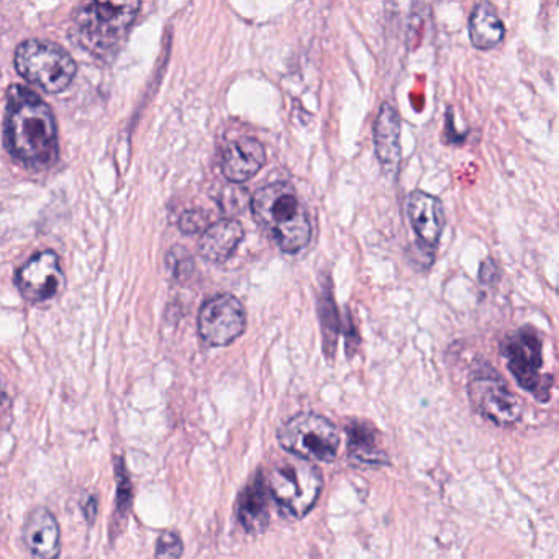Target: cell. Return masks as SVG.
Listing matches in <instances>:
<instances>
[{
	"instance_id": "16",
	"label": "cell",
	"mask_w": 559,
	"mask_h": 559,
	"mask_svg": "<svg viewBox=\"0 0 559 559\" xmlns=\"http://www.w3.org/2000/svg\"><path fill=\"white\" fill-rule=\"evenodd\" d=\"M238 522L250 535L266 532L270 525V509H267L266 484L264 477L258 474L253 483L241 492L238 499Z\"/></svg>"
},
{
	"instance_id": "4",
	"label": "cell",
	"mask_w": 559,
	"mask_h": 559,
	"mask_svg": "<svg viewBox=\"0 0 559 559\" xmlns=\"http://www.w3.org/2000/svg\"><path fill=\"white\" fill-rule=\"evenodd\" d=\"M15 68L28 81L47 93H61L76 76L73 57L60 45L47 40H27L15 51Z\"/></svg>"
},
{
	"instance_id": "3",
	"label": "cell",
	"mask_w": 559,
	"mask_h": 559,
	"mask_svg": "<svg viewBox=\"0 0 559 559\" xmlns=\"http://www.w3.org/2000/svg\"><path fill=\"white\" fill-rule=\"evenodd\" d=\"M142 4L140 2H87L74 12V34L78 41L97 57L117 51L132 27Z\"/></svg>"
},
{
	"instance_id": "17",
	"label": "cell",
	"mask_w": 559,
	"mask_h": 559,
	"mask_svg": "<svg viewBox=\"0 0 559 559\" xmlns=\"http://www.w3.org/2000/svg\"><path fill=\"white\" fill-rule=\"evenodd\" d=\"M506 25L499 12L489 2H483L474 8L469 19V40L476 50H492L502 44Z\"/></svg>"
},
{
	"instance_id": "6",
	"label": "cell",
	"mask_w": 559,
	"mask_h": 559,
	"mask_svg": "<svg viewBox=\"0 0 559 559\" xmlns=\"http://www.w3.org/2000/svg\"><path fill=\"white\" fill-rule=\"evenodd\" d=\"M281 447L306 461L333 463L338 456V428L322 415L307 412L289 418L277 431Z\"/></svg>"
},
{
	"instance_id": "8",
	"label": "cell",
	"mask_w": 559,
	"mask_h": 559,
	"mask_svg": "<svg viewBox=\"0 0 559 559\" xmlns=\"http://www.w3.org/2000/svg\"><path fill=\"white\" fill-rule=\"evenodd\" d=\"M247 326V312L231 294H218L202 306L199 313V333L212 346L234 343Z\"/></svg>"
},
{
	"instance_id": "15",
	"label": "cell",
	"mask_w": 559,
	"mask_h": 559,
	"mask_svg": "<svg viewBox=\"0 0 559 559\" xmlns=\"http://www.w3.org/2000/svg\"><path fill=\"white\" fill-rule=\"evenodd\" d=\"M243 237L245 230L240 222L227 218L207 227L199 241V251L205 260L222 263L237 251Z\"/></svg>"
},
{
	"instance_id": "22",
	"label": "cell",
	"mask_w": 559,
	"mask_h": 559,
	"mask_svg": "<svg viewBox=\"0 0 559 559\" xmlns=\"http://www.w3.org/2000/svg\"><path fill=\"white\" fill-rule=\"evenodd\" d=\"M497 277H499V270H497L496 261H484L483 266H480L479 271L480 283L486 284V286H490V284H492L493 281H497Z\"/></svg>"
},
{
	"instance_id": "2",
	"label": "cell",
	"mask_w": 559,
	"mask_h": 559,
	"mask_svg": "<svg viewBox=\"0 0 559 559\" xmlns=\"http://www.w3.org/2000/svg\"><path fill=\"white\" fill-rule=\"evenodd\" d=\"M251 211L261 230L284 253H297L312 237L309 215L289 185L277 182L257 191L251 199Z\"/></svg>"
},
{
	"instance_id": "7",
	"label": "cell",
	"mask_w": 559,
	"mask_h": 559,
	"mask_svg": "<svg viewBox=\"0 0 559 559\" xmlns=\"http://www.w3.org/2000/svg\"><path fill=\"white\" fill-rule=\"evenodd\" d=\"M502 355L520 388L539 402L549 399L551 379L543 376V342L532 326H523L502 342Z\"/></svg>"
},
{
	"instance_id": "9",
	"label": "cell",
	"mask_w": 559,
	"mask_h": 559,
	"mask_svg": "<svg viewBox=\"0 0 559 559\" xmlns=\"http://www.w3.org/2000/svg\"><path fill=\"white\" fill-rule=\"evenodd\" d=\"M469 397L480 415L502 427L515 424L522 415L519 399L497 372H476L469 382Z\"/></svg>"
},
{
	"instance_id": "21",
	"label": "cell",
	"mask_w": 559,
	"mask_h": 559,
	"mask_svg": "<svg viewBox=\"0 0 559 559\" xmlns=\"http://www.w3.org/2000/svg\"><path fill=\"white\" fill-rule=\"evenodd\" d=\"M205 224H207V217H205L202 212L191 211L186 212V214L182 215L181 224H179V227H181V230L186 231V234L192 235L204 230ZM205 230H207V228H205Z\"/></svg>"
},
{
	"instance_id": "14",
	"label": "cell",
	"mask_w": 559,
	"mask_h": 559,
	"mask_svg": "<svg viewBox=\"0 0 559 559\" xmlns=\"http://www.w3.org/2000/svg\"><path fill=\"white\" fill-rule=\"evenodd\" d=\"M408 217L425 247L435 248L440 243L444 228V211L440 199L424 191L411 192Z\"/></svg>"
},
{
	"instance_id": "20",
	"label": "cell",
	"mask_w": 559,
	"mask_h": 559,
	"mask_svg": "<svg viewBox=\"0 0 559 559\" xmlns=\"http://www.w3.org/2000/svg\"><path fill=\"white\" fill-rule=\"evenodd\" d=\"M182 552H185V543L178 533L166 530L156 539V559H181Z\"/></svg>"
},
{
	"instance_id": "5",
	"label": "cell",
	"mask_w": 559,
	"mask_h": 559,
	"mask_svg": "<svg viewBox=\"0 0 559 559\" xmlns=\"http://www.w3.org/2000/svg\"><path fill=\"white\" fill-rule=\"evenodd\" d=\"M267 487L281 512L299 520L319 502L323 476L319 467L306 460H290L273 471Z\"/></svg>"
},
{
	"instance_id": "10",
	"label": "cell",
	"mask_w": 559,
	"mask_h": 559,
	"mask_svg": "<svg viewBox=\"0 0 559 559\" xmlns=\"http://www.w3.org/2000/svg\"><path fill=\"white\" fill-rule=\"evenodd\" d=\"M19 290L28 302H47L64 286L63 270L53 251H41L19 270L15 277Z\"/></svg>"
},
{
	"instance_id": "24",
	"label": "cell",
	"mask_w": 559,
	"mask_h": 559,
	"mask_svg": "<svg viewBox=\"0 0 559 559\" xmlns=\"http://www.w3.org/2000/svg\"><path fill=\"white\" fill-rule=\"evenodd\" d=\"M558 290H559V286H558Z\"/></svg>"
},
{
	"instance_id": "18",
	"label": "cell",
	"mask_w": 559,
	"mask_h": 559,
	"mask_svg": "<svg viewBox=\"0 0 559 559\" xmlns=\"http://www.w3.org/2000/svg\"><path fill=\"white\" fill-rule=\"evenodd\" d=\"M346 433H348L349 456L356 463L369 464V466L388 463V456L379 447L378 435L371 427L355 421L346 428Z\"/></svg>"
},
{
	"instance_id": "19",
	"label": "cell",
	"mask_w": 559,
	"mask_h": 559,
	"mask_svg": "<svg viewBox=\"0 0 559 559\" xmlns=\"http://www.w3.org/2000/svg\"><path fill=\"white\" fill-rule=\"evenodd\" d=\"M117 474V503H116V520L126 522L129 516L130 509L133 502L132 483H130L129 473L126 469V463L122 457H119L116 463Z\"/></svg>"
},
{
	"instance_id": "13",
	"label": "cell",
	"mask_w": 559,
	"mask_h": 559,
	"mask_svg": "<svg viewBox=\"0 0 559 559\" xmlns=\"http://www.w3.org/2000/svg\"><path fill=\"white\" fill-rule=\"evenodd\" d=\"M266 163V150L251 136L234 140L222 155V171L230 182L248 181Z\"/></svg>"
},
{
	"instance_id": "23",
	"label": "cell",
	"mask_w": 559,
	"mask_h": 559,
	"mask_svg": "<svg viewBox=\"0 0 559 559\" xmlns=\"http://www.w3.org/2000/svg\"><path fill=\"white\" fill-rule=\"evenodd\" d=\"M84 509V515H86L87 523H94V520H96L97 515V500L96 497L91 496L90 499H87L86 506L83 507Z\"/></svg>"
},
{
	"instance_id": "12",
	"label": "cell",
	"mask_w": 559,
	"mask_h": 559,
	"mask_svg": "<svg viewBox=\"0 0 559 559\" xmlns=\"http://www.w3.org/2000/svg\"><path fill=\"white\" fill-rule=\"evenodd\" d=\"M28 551L37 559H58L61 555V528L57 516L47 507H35L24 523Z\"/></svg>"
},
{
	"instance_id": "1",
	"label": "cell",
	"mask_w": 559,
	"mask_h": 559,
	"mask_svg": "<svg viewBox=\"0 0 559 559\" xmlns=\"http://www.w3.org/2000/svg\"><path fill=\"white\" fill-rule=\"evenodd\" d=\"M4 139L9 153L28 168H45L57 159L58 130L53 112L27 87L9 90Z\"/></svg>"
},
{
	"instance_id": "11",
	"label": "cell",
	"mask_w": 559,
	"mask_h": 559,
	"mask_svg": "<svg viewBox=\"0 0 559 559\" xmlns=\"http://www.w3.org/2000/svg\"><path fill=\"white\" fill-rule=\"evenodd\" d=\"M401 117L392 104L384 103L374 123V152L382 171L397 176L402 162Z\"/></svg>"
}]
</instances>
